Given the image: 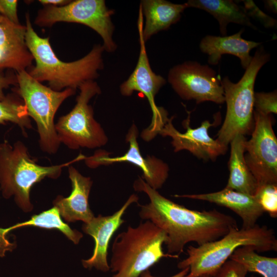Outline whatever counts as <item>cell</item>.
Returning a JSON list of instances; mask_svg holds the SVG:
<instances>
[{
	"mask_svg": "<svg viewBox=\"0 0 277 277\" xmlns=\"http://www.w3.org/2000/svg\"><path fill=\"white\" fill-rule=\"evenodd\" d=\"M68 173L72 186L71 193L67 197L57 196L53 202V205L65 221L88 223L94 217L88 202L92 181L72 166L68 167Z\"/></svg>",
	"mask_w": 277,
	"mask_h": 277,
	"instance_id": "ac0fdd59",
	"label": "cell"
},
{
	"mask_svg": "<svg viewBox=\"0 0 277 277\" xmlns=\"http://www.w3.org/2000/svg\"><path fill=\"white\" fill-rule=\"evenodd\" d=\"M167 241L165 232L149 220L128 226L112 244L109 267L115 274L112 277H139L164 257L179 258L163 252L162 245Z\"/></svg>",
	"mask_w": 277,
	"mask_h": 277,
	"instance_id": "277c9868",
	"label": "cell"
},
{
	"mask_svg": "<svg viewBox=\"0 0 277 277\" xmlns=\"http://www.w3.org/2000/svg\"><path fill=\"white\" fill-rule=\"evenodd\" d=\"M7 122L17 125L24 134L26 129L32 128L23 101L13 94H9L0 101V124L5 125Z\"/></svg>",
	"mask_w": 277,
	"mask_h": 277,
	"instance_id": "d4e9b609",
	"label": "cell"
},
{
	"mask_svg": "<svg viewBox=\"0 0 277 277\" xmlns=\"http://www.w3.org/2000/svg\"><path fill=\"white\" fill-rule=\"evenodd\" d=\"M17 84L16 75L9 74L5 75L0 71V101L3 100L6 96L4 90L8 88L11 85Z\"/></svg>",
	"mask_w": 277,
	"mask_h": 277,
	"instance_id": "4dcf8cb0",
	"label": "cell"
},
{
	"mask_svg": "<svg viewBox=\"0 0 277 277\" xmlns=\"http://www.w3.org/2000/svg\"><path fill=\"white\" fill-rule=\"evenodd\" d=\"M244 29L229 36H214L207 35L201 41L199 47L201 51L208 55V63L217 65L222 56L229 54L239 58L242 68L246 69L252 59L250 51L262 44L248 41L242 37Z\"/></svg>",
	"mask_w": 277,
	"mask_h": 277,
	"instance_id": "d6986e66",
	"label": "cell"
},
{
	"mask_svg": "<svg viewBox=\"0 0 277 277\" xmlns=\"http://www.w3.org/2000/svg\"><path fill=\"white\" fill-rule=\"evenodd\" d=\"M247 273L242 265L229 260L222 266L214 277H246Z\"/></svg>",
	"mask_w": 277,
	"mask_h": 277,
	"instance_id": "f1b7e54d",
	"label": "cell"
},
{
	"mask_svg": "<svg viewBox=\"0 0 277 277\" xmlns=\"http://www.w3.org/2000/svg\"><path fill=\"white\" fill-rule=\"evenodd\" d=\"M70 1L65 0H39V2L46 6H61L67 4Z\"/></svg>",
	"mask_w": 277,
	"mask_h": 277,
	"instance_id": "d6a6232c",
	"label": "cell"
},
{
	"mask_svg": "<svg viewBox=\"0 0 277 277\" xmlns=\"http://www.w3.org/2000/svg\"><path fill=\"white\" fill-rule=\"evenodd\" d=\"M133 188L149 197V203L139 205V215L165 232L168 254L179 255L190 242L201 245L218 240L231 229L238 227L234 218L216 209L191 210L172 202L140 176L134 181Z\"/></svg>",
	"mask_w": 277,
	"mask_h": 277,
	"instance_id": "6da1fadb",
	"label": "cell"
},
{
	"mask_svg": "<svg viewBox=\"0 0 277 277\" xmlns=\"http://www.w3.org/2000/svg\"><path fill=\"white\" fill-rule=\"evenodd\" d=\"M187 7L203 10L212 15L219 23L222 36L227 35L229 23L247 26L256 30V27L251 22L243 6L232 0H189Z\"/></svg>",
	"mask_w": 277,
	"mask_h": 277,
	"instance_id": "7402d4cb",
	"label": "cell"
},
{
	"mask_svg": "<svg viewBox=\"0 0 277 277\" xmlns=\"http://www.w3.org/2000/svg\"><path fill=\"white\" fill-rule=\"evenodd\" d=\"M138 200L137 195L133 194L122 207L112 214L107 216L100 214L89 222L84 223L83 231L91 236L95 242L92 256L88 259L82 260L85 268L91 269L94 267L103 272L110 270L107 260L110 241L115 231L125 222L122 217L127 208L132 204L137 203Z\"/></svg>",
	"mask_w": 277,
	"mask_h": 277,
	"instance_id": "9a60e30c",
	"label": "cell"
},
{
	"mask_svg": "<svg viewBox=\"0 0 277 277\" xmlns=\"http://www.w3.org/2000/svg\"><path fill=\"white\" fill-rule=\"evenodd\" d=\"M138 129L135 124L129 129L126 141L129 144L128 151L124 155L115 157L109 156L106 151H97L91 156L85 158L89 167L95 168L102 165H110L116 163L127 162L138 167L143 172L141 177L152 188H161L169 174V167L162 160L154 156L144 157L141 153L137 142Z\"/></svg>",
	"mask_w": 277,
	"mask_h": 277,
	"instance_id": "4fadbf2b",
	"label": "cell"
},
{
	"mask_svg": "<svg viewBox=\"0 0 277 277\" xmlns=\"http://www.w3.org/2000/svg\"><path fill=\"white\" fill-rule=\"evenodd\" d=\"M276 90L270 92H254L253 97L254 110L265 115L276 114Z\"/></svg>",
	"mask_w": 277,
	"mask_h": 277,
	"instance_id": "4316f807",
	"label": "cell"
},
{
	"mask_svg": "<svg viewBox=\"0 0 277 277\" xmlns=\"http://www.w3.org/2000/svg\"><path fill=\"white\" fill-rule=\"evenodd\" d=\"M26 28L0 15V71L17 72L31 67L34 58L26 43Z\"/></svg>",
	"mask_w": 277,
	"mask_h": 277,
	"instance_id": "2e32d148",
	"label": "cell"
},
{
	"mask_svg": "<svg viewBox=\"0 0 277 277\" xmlns=\"http://www.w3.org/2000/svg\"><path fill=\"white\" fill-rule=\"evenodd\" d=\"M249 277H257V276H254V275H251V276H249Z\"/></svg>",
	"mask_w": 277,
	"mask_h": 277,
	"instance_id": "d590c367",
	"label": "cell"
},
{
	"mask_svg": "<svg viewBox=\"0 0 277 277\" xmlns=\"http://www.w3.org/2000/svg\"><path fill=\"white\" fill-rule=\"evenodd\" d=\"M229 259L242 265L248 272L257 273L263 277H277V258L260 255L253 247H239Z\"/></svg>",
	"mask_w": 277,
	"mask_h": 277,
	"instance_id": "cb8c5ba5",
	"label": "cell"
},
{
	"mask_svg": "<svg viewBox=\"0 0 277 277\" xmlns=\"http://www.w3.org/2000/svg\"><path fill=\"white\" fill-rule=\"evenodd\" d=\"M16 75L18 88L15 91L23 99L28 116L36 124L39 147L43 152L55 154L61 143L54 117L62 103L74 94L75 90L71 88L53 90L33 78L26 70L17 72Z\"/></svg>",
	"mask_w": 277,
	"mask_h": 277,
	"instance_id": "52a82bcc",
	"label": "cell"
},
{
	"mask_svg": "<svg viewBox=\"0 0 277 277\" xmlns=\"http://www.w3.org/2000/svg\"><path fill=\"white\" fill-rule=\"evenodd\" d=\"M17 1L0 0V15L11 22L20 24L17 12Z\"/></svg>",
	"mask_w": 277,
	"mask_h": 277,
	"instance_id": "f546056e",
	"label": "cell"
},
{
	"mask_svg": "<svg viewBox=\"0 0 277 277\" xmlns=\"http://www.w3.org/2000/svg\"><path fill=\"white\" fill-rule=\"evenodd\" d=\"M140 8L145 17L142 35L146 42L152 35L176 23L188 7L186 3L177 4L165 0H143Z\"/></svg>",
	"mask_w": 277,
	"mask_h": 277,
	"instance_id": "ffe728a7",
	"label": "cell"
},
{
	"mask_svg": "<svg viewBox=\"0 0 277 277\" xmlns=\"http://www.w3.org/2000/svg\"><path fill=\"white\" fill-rule=\"evenodd\" d=\"M254 196L264 212L272 217H277V184L258 186Z\"/></svg>",
	"mask_w": 277,
	"mask_h": 277,
	"instance_id": "484cf974",
	"label": "cell"
},
{
	"mask_svg": "<svg viewBox=\"0 0 277 277\" xmlns=\"http://www.w3.org/2000/svg\"><path fill=\"white\" fill-rule=\"evenodd\" d=\"M26 43L35 61V66L27 72L39 82H47L49 88L56 91L63 88H76L87 81L98 77L104 67L103 45H95L83 57L64 62L55 54L49 37H41L34 30L28 14L26 15Z\"/></svg>",
	"mask_w": 277,
	"mask_h": 277,
	"instance_id": "7a4b0ae2",
	"label": "cell"
},
{
	"mask_svg": "<svg viewBox=\"0 0 277 277\" xmlns=\"http://www.w3.org/2000/svg\"><path fill=\"white\" fill-rule=\"evenodd\" d=\"M243 246L253 247L256 252L277 250V239L273 229L256 224L244 229L233 228L215 241L197 246H189L187 257L180 261L177 267L189 268L184 277H198L204 274L215 276L234 251Z\"/></svg>",
	"mask_w": 277,
	"mask_h": 277,
	"instance_id": "3957f363",
	"label": "cell"
},
{
	"mask_svg": "<svg viewBox=\"0 0 277 277\" xmlns=\"http://www.w3.org/2000/svg\"><path fill=\"white\" fill-rule=\"evenodd\" d=\"M24 226H35L47 229H56L63 232L68 239L75 244H77L83 237L81 232L72 229L61 219L58 210L53 208L43 211L25 222L17 223L6 229L0 228V256H3L6 251L12 250L16 245L10 243L7 238V234L13 229Z\"/></svg>",
	"mask_w": 277,
	"mask_h": 277,
	"instance_id": "603a6c76",
	"label": "cell"
},
{
	"mask_svg": "<svg viewBox=\"0 0 277 277\" xmlns=\"http://www.w3.org/2000/svg\"><path fill=\"white\" fill-rule=\"evenodd\" d=\"M143 14L139 8L137 28L139 33L140 53L136 66L127 78L120 87L121 94L131 96L134 91L142 93L148 100L152 113L151 123L147 130L150 133H156L168 119L167 113L163 108L157 107L154 99L160 89L165 85L166 80L156 74L152 70L146 49L143 35Z\"/></svg>",
	"mask_w": 277,
	"mask_h": 277,
	"instance_id": "7c38bea8",
	"label": "cell"
},
{
	"mask_svg": "<svg viewBox=\"0 0 277 277\" xmlns=\"http://www.w3.org/2000/svg\"><path fill=\"white\" fill-rule=\"evenodd\" d=\"M244 7L249 17L260 23L266 28H273L276 26V20L261 10L252 0L242 1Z\"/></svg>",
	"mask_w": 277,
	"mask_h": 277,
	"instance_id": "83f0119b",
	"label": "cell"
},
{
	"mask_svg": "<svg viewBox=\"0 0 277 277\" xmlns=\"http://www.w3.org/2000/svg\"><path fill=\"white\" fill-rule=\"evenodd\" d=\"M78 88L74 108L55 124L58 138L71 149L101 147L107 144L108 137L95 120L93 108L89 104L91 98L101 93V88L94 80L85 82Z\"/></svg>",
	"mask_w": 277,
	"mask_h": 277,
	"instance_id": "ba28073f",
	"label": "cell"
},
{
	"mask_svg": "<svg viewBox=\"0 0 277 277\" xmlns=\"http://www.w3.org/2000/svg\"><path fill=\"white\" fill-rule=\"evenodd\" d=\"M114 13L104 0L70 1L61 6H46L38 11L35 23L40 27H50L62 22L86 25L101 36L105 51L113 52L117 48L112 37L114 26L111 16Z\"/></svg>",
	"mask_w": 277,
	"mask_h": 277,
	"instance_id": "9c48e42d",
	"label": "cell"
},
{
	"mask_svg": "<svg viewBox=\"0 0 277 277\" xmlns=\"http://www.w3.org/2000/svg\"><path fill=\"white\" fill-rule=\"evenodd\" d=\"M81 154L73 160L64 164L51 166L38 165L32 159L27 147L17 141L13 146L5 141L0 143V189L3 196H14L16 204L25 212L33 209L30 192L32 186L47 177H58L63 168L72 163L84 159Z\"/></svg>",
	"mask_w": 277,
	"mask_h": 277,
	"instance_id": "5b68a950",
	"label": "cell"
},
{
	"mask_svg": "<svg viewBox=\"0 0 277 277\" xmlns=\"http://www.w3.org/2000/svg\"><path fill=\"white\" fill-rule=\"evenodd\" d=\"M176 197L204 201L224 206L233 211L241 219L242 228L253 227L264 211L254 195H249L225 187L210 193L175 195Z\"/></svg>",
	"mask_w": 277,
	"mask_h": 277,
	"instance_id": "e0dca14e",
	"label": "cell"
},
{
	"mask_svg": "<svg viewBox=\"0 0 277 277\" xmlns=\"http://www.w3.org/2000/svg\"><path fill=\"white\" fill-rule=\"evenodd\" d=\"M189 270V268L187 267V268L182 269V270L179 272L178 273L168 277H184L188 274ZM139 277H159V276H155L152 275L151 272L149 271V270H147L143 272L139 276Z\"/></svg>",
	"mask_w": 277,
	"mask_h": 277,
	"instance_id": "1f68e13d",
	"label": "cell"
},
{
	"mask_svg": "<svg viewBox=\"0 0 277 277\" xmlns=\"http://www.w3.org/2000/svg\"><path fill=\"white\" fill-rule=\"evenodd\" d=\"M270 60V54L262 46L256 50L245 72L236 83L228 76L222 80L227 110L223 124L216 140L228 146L237 134L251 133L254 125V87L256 76L262 67Z\"/></svg>",
	"mask_w": 277,
	"mask_h": 277,
	"instance_id": "8992f818",
	"label": "cell"
},
{
	"mask_svg": "<svg viewBox=\"0 0 277 277\" xmlns=\"http://www.w3.org/2000/svg\"><path fill=\"white\" fill-rule=\"evenodd\" d=\"M251 137L245 143L246 163L258 187L277 184V138L272 128V114L253 111Z\"/></svg>",
	"mask_w": 277,
	"mask_h": 277,
	"instance_id": "30bf717a",
	"label": "cell"
},
{
	"mask_svg": "<svg viewBox=\"0 0 277 277\" xmlns=\"http://www.w3.org/2000/svg\"><path fill=\"white\" fill-rule=\"evenodd\" d=\"M190 115L189 112L187 119L183 121L185 132L181 133L174 127L172 124L173 117H171L167 120L158 134L171 137L175 152L187 150L198 159L212 161L224 154L227 151L228 146L213 139L208 133V129L219 121V118L213 123L205 120L199 127L192 128L190 125Z\"/></svg>",
	"mask_w": 277,
	"mask_h": 277,
	"instance_id": "5bb4252c",
	"label": "cell"
},
{
	"mask_svg": "<svg viewBox=\"0 0 277 277\" xmlns=\"http://www.w3.org/2000/svg\"><path fill=\"white\" fill-rule=\"evenodd\" d=\"M167 80L183 100H194L196 104L207 101L218 104L225 102L221 76L207 65L196 61L177 64L169 70Z\"/></svg>",
	"mask_w": 277,
	"mask_h": 277,
	"instance_id": "8fae6325",
	"label": "cell"
},
{
	"mask_svg": "<svg viewBox=\"0 0 277 277\" xmlns=\"http://www.w3.org/2000/svg\"><path fill=\"white\" fill-rule=\"evenodd\" d=\"M198 277H214V276L209 275V274H204V275H200Z\"/></svg>",
	"mask_w": 277,
	"mask_h": 277,
	"instance_id": "e575fe53",
	"label": "cell"
},
{
	"mask_svg": "<svg viewBox=\"0 0 277 277\" xmlns=\"http://www.w3.org/2000/svg\"><path fill=\"white\" fill-rule=\"evenodd\" d=\"M276 2V0L264 1L265 8L269 11L274 13H276L277 12Z\"/></svg>",
	"mask_w": 277,
	"mask_h": 277,
	"instance_id": "836d02e7",
	"label": "cell"
},
{
	"mask_svg": "<svg viewBox=\"0 0 277 277\" xmlns=\"http://www.w3.org/2000/svg\"><path fill=\"white\" fill-rule=\"evenodd\" d=\"M246 140L245 136L237 134L230 143L229 175L226 187L254 195L258 189V184L245 160Z\"/></svg>",
	"mask_w": 277,
	"mask_h": 277,
	"instance_id": "44dd1931",
	"label": "cell"
}]
</instances>
